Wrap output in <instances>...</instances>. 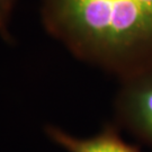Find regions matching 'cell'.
<instances>
[{"instance_id":"277c9868","label":"cell","mask_w":152,"mask_h":152,"mask_svg":"<svg viewBox=\"0 0 152 152\" xmlns=\"http://www.w3.org/2000/svg\"><path fill=\"white\" fill-rule=\"evenodd\" d=\"M17 2L18 0H0V36L6 42L12 41L9 31V24Z\"/></svg>"},{"instance_id":"7a4b0ae2","label":"cell","mask_w":152,"mask_h":152,"mask_svg":"<svg viewBox=\"0 0 152 152\" xmlns=\"http://www.w3.org/2000/svg\"><path fill=\"white\" fill-rule=\"evenodd\" d=\"M115 125L152 148V65L120 79Z\"/></svg>"},{"instance_id":"6da1fadb","label":"cell","mask_w":152,"mask_h":152,"mask_svg":"<svg viewBox=\"0 0 152 152\" xmlns=\"http://www.w3.org/2000/svg\"><path fill=\"white\" fill-rule=\"evenodd\" d=\"M45 29L120 79L152 65V0H39Z\"/></svg>"},{"instance_id":"3957f363","label":"cell","mask_w":152,"mask_h":152,"mask_svg":"<svg viewBox=\"0 0 152 152\" xmlns=\"http://www.w3.org/2000/svg\"><path fill=\"white\" fill-rule=\"evenodd\" d=\"M45 133L51 141L68 152H141L121 136L120 129L115 124H106L89 137L75 136L53 125H48Z\"/></svg>"}]
</instances>
